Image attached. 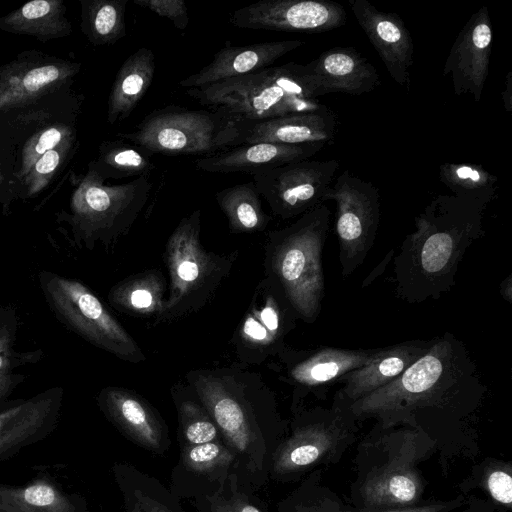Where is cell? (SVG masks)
Masks as SVG:
<instances>
[{
  "instance_id": "obj_1",
  "label": "cell",
  "mask_w": 512,
  "mask_h": 512,
  "mask_svg": "<svg viewBox=\"0 0 512 512\" xmlns=\"http://www.w3.org/2000/svg\"><path fill=\"white\" fill-rule=\"evenodd\" d=\"M486 387L465 344L450 332L389 384L354 402L355 420L376 418L384 428L458 419L481 402Z\"/></svg>"
},
{
  "instance_id": "obj_43",
  "label": "cell",
  "mask_w": 512,
  "mask_h": 512,
  "mask_svg": "<svg viewBox=\"0 0 512 512\" xmlns=\"http://www.w3.org/2000/svg\"><path fill=\"white\" fill-rule=\"evenodd\" d=\"M484 486L496 503L511 508L512 477L509 465L497 464L489 468L484 476Z\"/></svg>"
},
{
  "instance_id": "obj_3",
  "label": "cell",
  "mask_w": 512,
  "mask_h": 512,
  "mask_svg": "<svg viewBox=\"0 0 512 512\" xmlns=\"http://www.w3.org/2000/svg\"><path fill=\"white\" fill-rule=\"evenodd\" d=\"M485 207L454 195H438L415 217L393 258L397 296L410 303L438 300L455 285L467 249L484 235Z\"/></svg>"
},
{
  "instance_id": "obj_17",
  "label": "cell",
  "mask_w": 512,
  "mask_h": 512,
  "mask_svg": "<svg viewBox=\"0 0 512 512\" xmlns=\"http://www.w3.org/2000/svg\"><path fill=\"white\" fill-rule=\"evenodd\" d=\"M377 348L347 349L321 346L314 350L287 355L292 362L287 371V381L294 385V405L313 394L325 398L327 391L339 383L347 373L369 361Z\"/></svg>"
},
{
  "instance_id": "obj_24",
  "label": "cell",
  "mask_w": 512,
  "mask_h": 512,
  "mask_svg": "<svg viewBox=\"0 0 512 512\" xmlns=\"http://www.w3.org/2000/svg\"><path fill=\"white\" fill-rule=\"evenodd\" d=\"M304 42L298 39L263 42L245 46L227 44L212 61L198 72L182 79L184 89L205 87L270 67L285 54L298 49Z\"/></svg>"
},
{
  "instance_id": "obj_5",
  "label": "cell",
  "mask_w": 512,
  "mask_h": 512,
  "mask_svg": "<svg viewBox=\"0 0 512 512\" xmlns=\"http://www.w3.org/2000/svg\"><path fill=\"white\" fill-rule=\"evenodd\" d=\"M303 64L270 66L205 87L187 89L200 104L246 123L293 114L326 111L303 77Z\"/></svg>"
},
{
  "instance_id": "obj_44",
  "label": "cell",
  "mask_w": 512,
  "mask_h": 512,
  "mask_svg": "<svg viewBox=\"0 0 512 512\" xmlns=\"http://www.w3.org/2000/svg\"><path fill=\"white\" fill-rule=\"evenodd\" d=\"M136 5L169 19L173 25L184 30L189 24L188 8L183 0H132Z\"/></svg>"
},
{
  "instance_id": "obj_40",
  "label": "cell",
  "mask_w": 512,
  "mask_h": 512,
  "mask_svg": "<svg viewBox=\"0 0 512 512\" xmlns=\"http://www.w3.org/2000/svg\"><path fill=\"white\" fill-rule=\"evenodd\" d=\"M252 492L242 489L232 472L217 490L188 500L199 512H265Z\"/></svg>"
},
{
  "instance_id": "obj_31",
  "label": "cell",
  "mask_w": 512,
  "mask_h": 512,
  "mask_svg": "<svg viewBox=\"0 0 512 512\" xmlns=\"http://www.w3.org/2000/svg\"><path fill=\"white\" fill-rule=\"evenodd\" d=\"M77 121L78 117H73L48 124L16 147V161L7 201L8 214L13 203L14 188L27 175L37 160L46 152L78 139Z\"/></svg>"
},
{
  "instance_id": "obj_4",
  "label": "cell",
  "mask_w": 512,
  "mask_h": 512,
  "mask_svg": "<svg viewBox=\"0 0 512 512\" xmlns=\"http://www.w3.org/2000/svg\"><path fill=\"white\" fill-rule=\"evenodd\" d=\"M80 62L37 49L0 66V141L15 148L40 128L79 117L84 94L74 90Z\"/></svg>"
},
{
  "instance_id": "obj_14",
  "label": "cell",
  "mask_w": 512,
  "mask_h": 512,
  "mask_svg": "<svg viewBox=\"0 0 512 512\" xmlns=\"http://www.w3.org/2000/svg\"><path fill=\"white\" fill-rule=\"evenodd\" d=\"M344 7L330 0H261L235 10L232 25L245 29L322 33L345 25Z\"/></svg>"
},
{
  "instance_id": "obj_13",
  "label": "cell",
  "mask_w": 512,
  "mask_h": 512,
  "mask_svg": "<svg viewBox=\"0 0 512 512\" xmlns=\"http://www.w3.org/2000/svg\"><path fill=\"white\" fill-rule=\"evenodd\" d=\"M339 166L336 159H305L251 175L273 214L290 219L324 203Z\"/></svg>"
},
{
  "instance_id": "obj_18",
  "label": "cell",
  "mask_w": 512,
  "mask_h": 512,
  "mask_svg": "<svg viewBox=\"0 0 512 512\" xmlns=\"http://www.w3.org/2000/svg\"><path fill=\"white\" fill-rule=\"evenodd\" d=\"M97 402L107 419L137 446L157 455L169 450L168 427L144 398L124 388L106 387Z\"/></svg>"
},
{
  "instance_id": "obj_27",
  "label": "cell",
  "mask_w": 512,
  "mask_h": 512,
  "mask_svg": "<svg viewBox=\"0 0 512 512\" xmlns=\"http://www.w3.org/2000/svg\"><path fill=\"white\" fill-rule=\"evenodd\" d=\"M423 491L417 472L407 464L388 463L377 468L361 487L366 508L402 509L415 506Z\"/></svg>"
},
{
  "instance_id": "obj_19",
  "label": "cell",
  "mask_w": 512,
  "mask_h": 512,
  "mask_svg": "<svg viewBox=\"0 0 512 512\" xmlns=\"http://www.w3.org/2000/svg\"><path fill=\"white\" fill-rule=\"evenodd\" d=\"M303 77L311 96L329 93L362 95L380 84L374 66L353 47H334L303 64Z\"/></svg>"
},
{
  "instance_id": "obj_47",
  "label": "cell",
  "mask_w": 512,
  "mask_h": 512,
  "mask_svg": "<svg viewBox=\"0 0 512 512\" xmlns=\"http://www.w3.org/2000/svg\"><path fill=\"white\" fill-rule=\"evenodd\" d=\"M505 110L509 113L512 111V72L506 75L505 89L502 92Z\"/></svg>"
},
{
  "instance_id": "obj_28",
  "label": "cell",
  "mask_w": 512,
  "mask_h": 512,
  "mask_svg": "<svg viewBox=\"0 0 512 512\" xmlns=\"http://www.w3.org/2000/svg\"><path fill=\"white\" fill-rule=\"evenodd\" d=\"M155 56L146 47L137 49L119 68L108 97L107 122L125 120L137 107L153 81Z\"/></svg>"
},
{
  "instance_id": "obj_22",
  "label": "cell",
  "mask_w": 512,
  "mask_h": 512,
  "mask_svg": "<svg viewBox=\"0 0 512 512\" xmlns=\"http://www.w3.org/2000/svg\"><path fill=\"white\" fill-rule=\"evenodd\" d=\"M236 470V455L222 440L185 446L172 469L169 489L179 499L190 500L217 490Z\"/></svg>"
},
{
  "instance_id": "obj_16",
  "label": "cell",
  "mask_w": 512,
  "mask_h": 512,
  "mask_svg": "<svg viewBox=\"0 0 512 512\" xmlns=\"http://www.w3.org/2000/svg\"><path fill=\"white\" fill-rule=\"evenodd\" d=\"M238 334V347L252 356L283 353L284 339L295 328L297 315L277 283L269 276L260 286Z\"/></svg>"
},
{
  "instance_id": "obj_2",
  "label": "cell",
  "mask_w": 512,
  "mask_h": 512,
  "mask_svg": "<svg viewBox=\"0 0 512 512\" xmlns=\"http://www.w3.org/2000/svg\"><path fill=\"white\" fill-rule=\"evenodd\" d=\"M188 377L222 441L236 455L240 487L260 490L269 480L273 453L287 435L273 394L247 373L196 371Z\"/></svg>"
},
{
  "instance_id": "obj_21",
  "label": "cell",
  "mask_w": 512,
  "mask_h": 512,
  "mask_svg": "<svg viewBox=\"0 0 512 512\" xmlns=\"http://www.w3.org/2000/svg\"><path fill=\"white\" fill-rule=\"evenodd\" d=\"M432 339L407 340L377 348L363 366L344 375L338 384L333 403L349 408L354 402L389 384L431 347Z\"/></svg>"
},
{
  "instance_id": "obj_41",
  "label": "cell",
  "mask_w": 512,
  "mask_h": 512,
  "mask_svg": "<svg viewBox=\"0 0 512 512\" xmlns=\"http://www.w3.org/2000/svg\"><path fill=\"white\" fill-rule=\"evenodd\" d=\"M19 327L17 309L11 305L0 306V373H9L17 367L35 364L43 357L41 349L19 352L14 343Z\"/></svg>"
},
{
  "instance_id": "obj_20",
  "label": "cell",
  "mask_w": 512,
  "mask_h": 512,
  "mask_svg": "<svg viewBox=\"0 0 512 512\" xmlns=\"http://www.w3.org/2000/svg\"><path fill=\"white\" fill-rule=\"evenodd\" d=\"M348 4L391 78L409 88L414 45L401 17L380 11L367 0H348Z\"/></svg>"
},
{
  "instance_id": "obj_37",
  "label": "cell",
  "mask_w": 512,
  "mask_h": 512,
  "mask_svg": "<svg viewBox=\"0 0 512 512\" xmlns=\"http://www.w3.org/2000/svg\"><path fill=\"white\" fill-rule=\"evenodd\" d=\"M0 512H80L52 486L37 483L26 488L0 487Z\"/></svg>"
},
{
  "instance_id": "obj_38",
  "label": "cell",
  "mask_w": 512,
  "mask_h": 512,
  "mask_svg": "<svg viewBox=\"0 0 512 512\" xmlns=\"http://www.w3.org/2000/svg\"><path fill=\"white\" fill-rule=\"evenodd\" d=\"M178 414L177 440L179 447L222 440L220 431L199 398L174 396Z\"/></svg>"
},
{
  "instance_id": "obj_45",
  "label": "cell",
  "mask_w": 512,
  "mask_h": 512,
  "mask_svg": "<svg viewBox=\"0 0 512 512\" xmlns=\"http://www.w3.org/2000/svg\"><path fill=\"white\" fill-rule=\"evenodd\" d=\"M15 161L16 148L8 143L0 141V204L4 215H8L7 201L14 173Z\"/></svg>"
},
{
  "instance_id": "obj_42",
  "label": "cell",
  "mask_w": 512,
  "mask_h": 512,
  "mask_svg": "<svg viewBox=\"0 0 512 512\" xmlns=\"http://www.w3.org/2000/svg\"><path fill=\"white\" fill-rule=\"evenodd\" d=\"M459 506V502H436L427 505L413 506L402 509H376L366 508L358 511L340 510L338 508L327 509L317 499L305 497L298 490L278 504V512H447Z\"/></svg>"
},
{
  "instance_id": "obj_30",
  "label": "cell",
  "mask_w": 512,
  "mask_h": 512,
  "mask_svg": "<svg viewBox=\"0 0 512 512\" xmlns=\"http://www.w3.org/2000/svg\"><path fill=\"white\" fill-rule=\"evenodd\" d=\"M0 30L47 42L71 35L72 23L63 0H32L2 16Z\"/></svg>"
},
{
  "instance_id": "obj_8",
  "label": "cell",
  "mask_w": 512,
  "mask_h": 512,
  "mask_svg": "<svg viewBox=\"0 0 512 512\" xmlns=\"http://www.w3.org/2000/svg\"><path fill=\"white\" fill-rule=\"evenodd\" d=\"M245 124L220 110L168 105L146 115L134 131L117 136L151 155L210 156L242 145Z\"/></svg>"
},
{
  "instance_id": "obj_12",
  "label": "cell",
  "mask_w": 512,
  "mask_h": 512,
  "mask_svg": "<svg viewBox=\"0 0 512 512\" xmlns=\"http://www.w3.org/2000/svg\"><path fill=\"white\" fill-rule=\"evenodd\" d=\"M355 419L347 408L333 403L298 416L292 430L273 453L269 480L290 481L331 456L352 432Z\"/></svg>"
},
{
  "instance_id": "obj_46",
  "label": "cell",
  "mask_w": 512,
  "mask_h": 512,
  "mask_svg": "<svg viewBox=\"0 0 512 512\" xmlns=\"http://www.w3.org/2000/svg\"><path fill=\"white\" fill-rule=\"evenodd\" d=\"M24 380L25 376L22 374L0 373V401L7 398Z\"/></svg>"
},
{
  "instance_id": "obj_36",
  "label": "cell",
  "mask_w": 512,
  "mask_h": 512,
  "mask_svg": "<svg viewBox=\"0 0 512 512\" xmlns=\"http://www.w3.org/2000/svg\"><path fill=\"white\" fill-rule=\"evenodd\" d=\"M79 146L78 139H75L41 156L14 188L13 202L34 199L45 192L74 158Z\"/></svg>"
},
{
  "instance_id": "obj_23",
  "label": "cell",
  "mask_w": 512,
  "mask_h": 512,
  "mask_svg": "<svg viewBox=\"0 0 512 512\" xmlns=\"http://www.w3.org/2000/svg\"><path fill=\"white\" fill-rule=\"evenodd\" d=\"M64 388L51 387L0 412V460L49 434L57 425Z\"/></svg>"
},
{
  "instance_id": "obj_39",
  "label": "cell",
  "mask_w": 512,
  "mask_h": 512,
  "mask_svg": "<svg viewBox=\"0 0 512 512\" xmlns=\"http://www.w3.org/2000/svg\"><path fill=\"white\" fill-rule=\"evenodd\" d=\"M164 284L161 276L146 274L118 284L109 294L111 303L125 310L140 314L161 313Z\"/></svg>"
},
{
  "instance_id": "obj_32",
  "label": "cell",
  "mask_w": 512,
  "mask_h": 512,
  "mask_svg": "<svg viewBox=\"0 0 512 512\" xmlns=\"http://www.w3.org/2000/svg\"><path fill=\"white\" fill-rule=\"evenodd\" d=\"M89 164L104 182L131 176L148 177L156 168L151 154L121 138L103 141L97 157Z\"/></svg>"
},
{
  "instance_id": "obj_11",
  "label": "cell",
  "mask_w": 512,
  "mask_h": 512,
  "mask_svg": "<svg viewBox=\"0 0 512 512\" xmlns=\"http://www.w3.org/2000/svg\"><path fill=\"white\" fill-rule=\"evenodd\" d=\"M325 201L336 203L335 232L341 274L346 278L363 264L374 245L380 221L379 191L346 170L331 185Z\"/></svg>"
},
{
  "instance_id": "obj_15",
  "label": "cell",
  "mask_w": 512,
  "mask_h": 512,
  "mask_svg": "<svg viewBox=\"0 0 512 512\" xmlns=\"http://www.w3.org/2000/svg\"><path fill=\"white\" fill-rule=\"evenodd\" d=\"M492 45V26L488 8L472 14L450 49L443 74L452 76L457 96L470 93L475 102L482 97L488 76Z\"/></svg>"
},
{
  "instance_id": "obj_9",
  "label": "cell",
  "mask_w": 512,
  "mask_h": 512,
  "mask_svg": "<svg viewBox=\"0 0 512 512\" xmlns=\"http://www.w3.org/2000/svg\"><path fill=\"white\" fill-rule=\"evenodd\" d=\"M39 285L55 318L69 330L123 360H144L133 338L84 284L43 270Z\"/></svg>"
},
{
  "instance_id": "obj_25",
  "label": "cell",
  "mask_w": 512,
  "mask_h": 512,
  "mask_svg": "<svg viewBox=\"0 0 512 512\" xmlns=\"http://www.w3.org/2000/svg\"><path fill=\"white\" fill-rule=\"evenodd\" d=\"M325 144L302 145L273 142L245 143L220 153L199 158L197 169L210 173L248 172L250 174L310 158Z\"/></svg>"
},
{
  "instance_id": "obj_10",
  "label": "cell",
  "mask_w": 512,
  "mask_h": 512,
  "mask_svg": "<svg viewBox=\"0 0 512 512\" xmlns=\"http://www.w3.org/2000/svg\"><path fill=\"white\" fill-rule=\"evenodd\" d=\"M200 210L184 217L171 234L166 250L170 292L161 315L180 316L197 308L227 272L228 259L207 252L199 238Z\"/></svg>"
},
{
  "instance_id": "obj_35",
  "label": "cell",
  "mask_w": 512,
  "mask_h": 512,
  "mask_svg": "<svg viewBox=\"0 0 512 512\" xmlns=\"http://www.w3.org/2000/svg\"><path fill=\"white\" fill-rule=\"evenodd\" d=\"M439 179L454 196L485 208L498 193L497 177L474 163H444L439 168Z\"/></svg>"
},
{
  "instance_id": "obj_6",
  "label": "cell",
  "mask_w": 512,
  "mask_h": 512,
  "mask_svg": "<svg viewBox=\"0 0 512 512\" xmlns=\"http://www.w3.org/2000/svg\"><path fill=\"white\" fill-rule=\"evenodd\" d=\"M331 212L323 203L294 223L270 234V277L277 283L297 318L312 324L325 294L323 247Z\"/></svg>"
},
{
  "instance_id": "obj_26",
  "label": "cell",
  "mask_w": 512,
  "mask_h": 512,
  "mask_svg": "<svg viewBox=\"0 0 512 512\" xmlns=\"http://www.w3.org/2000/svg\"><path fill=\"white\" fill-rule=\"evenodd\" d=\"M336 132L337 116L328 109L246 123L243 144L273 142L290 145H327L334 140Z\"/></svg>"
},
{
  "instance_id": "obj_29",
  "label": "cell",
  "mask_w": 512,
  "mask_h": 512,
  "mask_svg": "<svg viewBox=\"0 0 512 512\" xmlns=\"http://www.w3.org/2000/svg\"><path fill=\"white\" fill-rule=\"evenodd\" d=\"M113 473L122 496L121 512H186L169 488L133 464L117 462Z\"/></svg>"
},
{
  "instance_id": "obj_34",
  "label": "cell",
  "mask_w": 512,
  "mask_h": 512,
  "mask_svg": "<svg viewBox=\"0 0 512 512\" xmlns=\"http://www.w3.org/2000/svg\"><path fill=\"white\" fill-rule=\"evenodd\" d=\"M215 197L231 230L235 232L263 230L270 220L262 209L260 193L254 181L224 188L216 192Z\"/></svg>"
},
{
  "instance_id": "obj_7",
  "label": "cell",
  "mask_w": 512,
  "mask_h": 512,
  "mask_svg": "<svg viewBox=\"0 0 512 512\" xmlns=\"http://www.w3.org/2000/svg\"><path fill=\"white\" fill-rule=\"evenodd\" d=\"M69 211L56 215L58 223L70 228L78 247L93 249L97 242L110 244L126 234L146 205L152 183L138 177L123 184L106 185L88 163L85 174L73 175Z\"/></svg>"
},
{
  "instance_id": "obj_33",
  "label": "cell",
  "mask_w": 512,
  "mask_h": 512,
  "mask_svg": "<svg viewBox=\"0 0 512 512\" xmlns=\"http://www.w3.org/2000/svg\"><path fill=\"white\" fill-rule=\"evenodd\" d=\"M80 29L94 46L112 45L125 37L128 0H79Z\"/></svg>"
}]
</instances>
